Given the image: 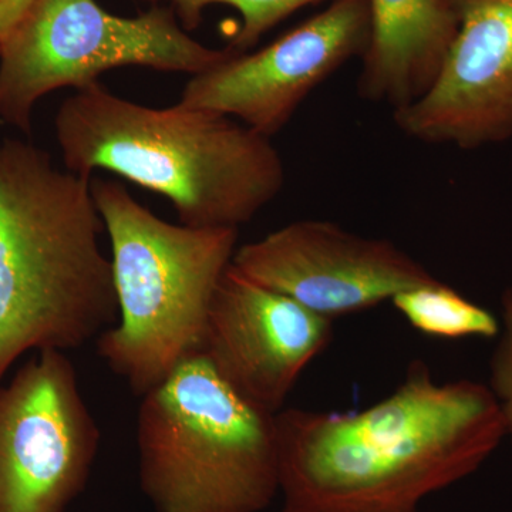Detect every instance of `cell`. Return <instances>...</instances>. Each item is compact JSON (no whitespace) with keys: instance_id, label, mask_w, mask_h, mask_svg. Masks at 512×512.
<instances>
[{"instance_id":"1","label":"cell","mask_w":512,"mask_h":512,"mask_svg":"<svg viewBox=\"0 0 512 512\" xmlns=\"http://www.w3.org/2000/svg\"><path fill=\"white\" fill-rule=\"evenodd\" d=\"M275 420L282 512H417L505 437L490 387L437 382L421 359L360 412L285 409Z\"/></svg>"},{"instance_id":"2","label":"cell","mask_w":512,"mask_h":512,"mask_svg":"<svg viewBox=\"0 0 512 512\" xmlns=\"http://www.w3.org/2000/svg\"><path fill=\"white\" fill-rule=\"evenodd\" d=\"M92 178L0 143V382L20 356L82 348L119 319Z\"/></svg>"},{"instance_id":"3","label":"cell","mask_w":512,"mask_h":512,"mask_svg":"<svg viewBox=\"0 0 512 512\" xmlns=\"http://www.w3.org/2000/svg\"><path fill=\"white\" fill-rule=\"evenodd\" d=\"M66 170H106L164 195L180 224L239 228L285 185L271 138L241 121L175 104L154 109L96 82L63 101L55 119Z\"/></svg>"},{"instance_id":"4","label":"cell","mask_w":512,"mask_h":512,"mask_svg":"<svg viewBox=\"0 0 512 512\" xmlns=\"http://www.w3.org/2000/svg\"><path fill=\"white\" fill-rule=\"evenodd\" d=\"M109 234L119 320L97 338V353L144 396L201 355L215 291L237 251V228L171 224L119 181L92 178Z\"/></svg>"},{"instance_id":"5","label":"cell","mask_w":512,"mask_h":512,"mask_svg":"<svg viewBox=\"0 0 512 512\" xmlns=\"http://www.w3.org/2000/svg\"><path fill=\"white\" fill-rule=\"evenodd\" d=\"M275 414L248 402L204 355L141 396L140 485L156 512H261L279 494Z\"/></svg>"},{"instance_id":"6","label":"cell","mask_w":512,"mask_h":512,"mask_svg":"<svg viewBox=\"0 0 512 512\" xmlns=\"http://www.w3.org/2000/svg\"><path fill=\"white\" fill-rule=\"evenodd\" d=\"M234 55L192 39L168 5L124 18L96 0H39L0 49V121L29 133L43 96L84 89L109 70L197 76Z\"/></svg>"},{"instance_id":"7","label":"cell","mask_w":512,"mask_h":512,"mask_svg":"<svg viewBox=\"0 0 512 512\" xmlns=\"http://www.w3.org/2000/svg\"><path fill=\"white\" fill-rule=\"evenodd\" d=\"M101 433L66 352L43 350L0 386V512H66Z\"/></svg>"},{"instance_id":"8","label":"cell","mask_w":512,"mask_h":512,"mask_svg":"<svg viewBox=\"0 0 512 512\" xmlns=\"http://www.w3.org/2000/svg\"><path fill=\"white\" fill-rule=\"evenodd\" d=\"M370 32V0H332L271 45L192 76L178 104L224 114L272 138L313 90L350 60L362 59Z\"/></svg>"},{"instance_id":"9","label":"cell","mask_w":512,"mask_h":512,"mask_svg":"<svg viewBox=\"0 0 512 512\" xmlns=\"http://www.w3.org/2000/svg\"><path fill=\"white\" fill-rule=\"evenodd\" d=\"M231 264L256 284L332 320L392 302L436 279L389 239L362 237L322 220L292 222L241 245Z\"/></svg>"},{"instance_id":"10","label":"cell","mask_w":512,"mask_h":512,"mask_svg":"<svg viewBox=\"0 0 512 512\" xmlns=\"http://www.w3.org/2000/svg\"><path fill=\"white\" fill-rule=\"evenodd\" d=\"M458 29L420 99L393 111L420 143L473 150L512 138V0H453Z\"/></svg>"},{"instance_id":"11","label":"cell","mask_w":512,"mask_h":512,"mask_svg":"<svg viewBox=\"0 0 512 512\" xmlns=\"http://www.w3.org/2000/svg\"><path fill=\"white\" fill-rule=\"evenodd\" d=\"M332 339V319L256 284L231 264L215 291L202 355L248 402L278 413Z\"/></svg>"},{"instance_id":"12","label":"cell","mask_w":512,"mask_h":512,"mask_svg":"<svg viewBox=\"0 0 512 512\" xmlns=\"http://www.w3.org/2000/svg\"><path fill=\"white\" fill-rule=\"evenodd\" d=\"M372 32L357 90L402 110L430 89L456 37L453 0H370Z\"/></svg>"},{"instance_id":"13","label":"cell","mask_w":512,"mask_h":512,"mask_svg":"<svg viewBox=\"0 0 512 512\" xmlns=\"http://www.w3.org/2000/svg\"><path fill=\"white\" fill-rule=\"evenodd\" d=\"M392 305L413 329L433 338L491 339L501 330L493 313L437 278L399 293Z\"/></svg>"},{"instance_id":"14","label":"cell","mask_w":512,"mask_h":512,"mask_svg":"<svg viewBox=\"0 0 512 512\" xmlns=\"http://www.w3.org/2000/svg\"><path fill=\"white\" fill-rule=\"evenodd\" d=\"M143 2L171 6L181 26L187 32L200 26L202 15L208 6H231L241 15L242 25L228 47L235 55H242V53H248L265 33L278 26L282 20L322 0H143Z\"/></svg>"},{"instance_id":"15","label":"cell","mask_w":512,"mask_h":512,"mask_svg":"<svg viewBox=\"0 0 512 512\" xmlns=\"http://www.w3.org/2000/svg\"><path fill=\"white\" fill-rule=\"evenodd\" d=\"M503 333L494 350L491 360V387L501 416H503L505 436L512 440V288L504 292Z\"/></svg>"},{"instance_id":"16","label":"cell","mask_w":512,"mask_h":512,"mask_svg":"<svg viewBox=\"0 0 512 512\" xmlns=\"http://www.w3.org/2000/svg\"><path fill=\"white\" fill-rule=\"evenodd\" d=\"M39 0H0V49L28 18Z\"/></svg>"}]
</instances>
